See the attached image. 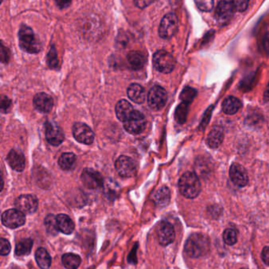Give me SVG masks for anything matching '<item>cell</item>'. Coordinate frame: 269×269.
<instances>
[{
	"instance_id": "cell-1",
	"label": "cell",
	"mask_w": 269,
	"mask_h": 269,
	"mask_svg": "<svg viewBox=\"0 0 269 269\" xmlns=\"http://www.w3.org/2000/svg\"><path fill=\"white\" fill-rule=\"evenodd\" d=\"M210 240L207 236L195 233L186 242L185 252L190 258H198L204 256L210 251Z\"/></svg>"
},
{
	"instance_id": "cell-2",
	"label": "cell",
	"mask_w": 269,
	"mask_h": 269,
	"mask_svg": "<svg viewBox=\"0 0 269 269\" xmlns=\"http://www.w3.org/2000/svg\"><path fill=\"white\" fill-rule=\"evenodd\" d=\"M18 35L20 47L26 52L36 54L42 50V41L34 34L32 28L23 24L19 30Z\"/></svg>"
},
{
	"instance_id": "cell-3",
	"label": "cell",
	"mask_w": 269,
	"mask_h": 269,
	"mask_svg": "<svg viewBox=\"0 0 269 269\" xmlns=\"http://www.w3.org/2000/svg\"><path fill=\"white\" fill-rule=\"evenodd\" d=\"M180 193L187 199H195L200 194V183L194 173L187 172L184 173L178 181Z\"/></svg>"
},
{
	"instance_id": "cell-4",
	"label": "cell",
	"mask_w": 269,
	"mask_h": 269,
	"mask_svg": "<svg viewBox=\"0 0 269 269\" xmlns=\"http://www.w3.org/2000/svg\"><path fill=\"white\" fill-rule=\"evenodd\" d=\"M152 61L155 69L163 73H170L176 66L174 57L166 50H158L156 52Z\"/></svg>"
},
{
	"instance_id": "cell-5",
	"label": "cell",
	"mask_w": 269,
	"mask_h": 269,
	"mask_svg": "<svg viewBox=\"0 0 269 269\" xmlns=\"http://www.w3.org/2000/svg\"><path fill=\"white\" fill-rule=\"evenodd\" d=\"M126 132L133 135L142 133L146 129V118L142 112L134 110L131 115L124 122Z\"/></svg>"
},
{
	"instance_id": "cell-6",
	"label": "cell",
	"mask_w": 269,
	"mask_h": 269,
	"mask_svg": "<svg viewBox=\"0 0 269 269\" xmlns=\"http://www.w3.org/2000/svg\"><path fill=\"white\" fill-rule=\"evenodd\" d=\"M116 169L120 177L130 178L136 175L138 165L134 160L130 157L122 155L116 160Z\"/></svg>"
},
{
	"instance_id": "cell-7",
	"label": "cell",
	"mask_w": 269,
	"mask_h": 269,
	"mask_svg": "<svg viewBox=\"0 0 269 269\" xmlns=\"http://www.w3.org/2000/svg\"><path fill=\"white\" fill-rule=\"evenodd\" d=\"M178 26V20L174 13L165 15L161 20L159 28L160 36L163 39H170L176 33Z\"/></svg>"
},
{
	"instance_id": "cell-8",
	"label": "cell",
	"mask_w": 269,
	"mask_h": 269,
	"mask_svg": "<svg viewBox=\"0 0 269 269\" xmlns=\"http://www.w3.org/2000/svg\"><path fill=\"white\" fill-rule=\"evenodd\" d=\"M168 95L164 88L160 86L152 87L148 95V104L152 110H160L164 107Z\"/></svg>"
},
{
	"instance_id": "cell-9",
	"label": "cell",
	"mask_w": 269,
	"mask_h": 269,
	"mask_svg": "<svg viewBox=\"0 0 269 269\" xmlns=\"http://www.w3.org/2000/svg\"><path fill=\"white\" fill-rule=\"evenodd\" d=\"M80 30L86 38H96L100 35L101 28L100 19L94 17H84L82 21Z\"/></svg>"
},
{
	"instance_id": "cell-10",
	"label": "cell",
	"mask_w": 269,
	"mask_h": 269,
	"mask_svg": "<svg viewBox=\"0 0 269 269\" xmlns=\"http://www.w3.org/2000/svg\"><path fill=\"white\" fill-rule=\"evenodd\" d=\"M2 222L9 229H18L26 223V216L20 210H8L2 214Z\"/></svg>"
},
{
	"instance_id": "cell-11",
	"label": "cell",
	"mask_w": 269,
	"mask_h": 269,
	"mask_svg": "<svg viewBox=\"0 0 269 269\" xmlns=\"http://www.w3.org/2000/svg\"><path fill=\"white\" fill-rule=\"evenodd\" d=\"M83 184L88 189H98L104 184L103 177L99 172L92 169H84L80 175Z\"/></svg>"
},
{
	"instance_id": "cell-12",
	"label": "cell",
	"mask_w": 269,
	"mask_h": 269,
	"mask_svg": "<svg viewBox=\"0 0 269 269\" xmlns=\"http://www.w3.org/2000/svg\"><path fill=\"white\" fill-rule=\"evenodd\" d=\"M14 206L17 210L22 212L23 214H34L38 208V199L34 195H22L16 199Z\"/></svg>"
},
{
	"instance_id": "cell-13",
	"label": "cell",
	"mask_w": 269,
	"mask_h": 269,
	"mask_svg": "<svg viewBox=\"0 0 269 269\" xmlns=\"http://www.w3.org/2000/svg\"><path fill=\"white\" fill-rule=\"evenodd\" d=\"M234 6L230 3V1L222 0L218 4L216 9L215 16L217 22L219 24H226L232 20L233 15H234Z\"/></svg>"
},
{
	"instance_id": "cell-14",
	"label": "cell",
	"mask_w": 269,
	"mask_h": 269,
	"mask_svg": "<svg viewBox=\"0 0 269 269\" xmlns=\"http://www.w3.org/2000/svg\"><path fill=\"white\" fill-rule=\"evenodd\" d=\"M73 135L79 143L90 145L94 143V133L84 123L78 122L73 126Z\"/></svg>"
},
{
	"instance_id": "cell-15",
	"label": "cell",
	"mask_w": 269,
	"mask_h": 269,
	"mask_svg": "<svg viewBox=\"0 0 269 269\" xmlns=\"http://www.w3.org/2000/svg\"><path fill=\"white\" fill-rule=\"evenodd\" d=\"M158 240L160 245L168 246L173 243L176 238L174 229L169 222L162 221L158 226Z\"/></svg>"
},
{
	"instance_id": "cell-16",
	"label": "cell",
	"mask_w": 269,
	"mask_h": 269,
	"mask_svg": "<svg viewBox=\"0 0 269 269\" xmlns=\"http://www.w3.org/2000/svg\"><path fill=\"white\" fill-rule=\"evenodd\" d=\"M230 177L232 182L240 188L246 187L248 184L247 171L240 164H232L230 169Z\"/></svg>"
},
{
	"instance_id": "cell-17",
	"label": "cell",
	"mask_w": 269,
	"mask_h": 269,
	"mask_svg": "<svg viewBox=\"0 0 269 269\" xmlns=\"http://www.w3.org/2000/svg\"><path fill=\"white\" fill-rule=\"evenodd\" d=\"M45 136L48 142L53 146H58L64 141V134L62 129L54 123H47Z\"/></svg>"
},
{
	"instance_id": "cell-18",
	"label": "cell",
	"mask_w": 269,
	"mask_h": 269,
	"mask_svg": "<svg viewBox=\"0 0 269 269\" xmlns=\"http://www.w3.org/2000/svg\"><path fill=\"white\" fill-rule=\"evenodd\" d=\"M34 104L36 109L42 113H48L53 107V99L46 93H38L34 99Z\"/></svg>"
},
{
	"instance_id": "cell-19",
	"label": "cell",
	"mask_w": 269,
	"mask_h": 269,
	"mask_svg": "<svg viewBox=\"0 0 269 269\" xmlns=\"http://www.w3.org/2000/svg\"><path fill=\"white\" fill-rule=\"evenodd\" d=\"M224 138V132L222 127L215 125L208 135L206 142L210 148H218L222 144Z\"/></svg>"
},
{
	"instance_id": "cell-20",
	"label": "cell",
	"mask_w": 269,
	"mask_h": 269,
	"mask_svg": "<svg viewBox=\"0 0 269 269\" xmlns=\"http://www.w3.org/2000/svg\"><path fill=\"white\" fill-rule=\"evenodd\" d=\"M6 159L10 167L15 171L22 172L24 170V166H26V159L21 151L14 149L8 154Z\"/></svg>"
},
{
	"instance_id": "cell-21",
	"label": "cell",
	"mask_w": 269,
	"mask_h": 269,
	"mask_svg": "<svg viewBox=\"0 0 269 269\" xmlns=\"http://www.w3.org/2000/svg\"><path fill=\"white\" fill-rule=\"evenodd\" d=\"M134 107L128 101L122 99L117 102L116 106V113L118 120L122 122L126 121V119L134 112Z\"/></svg>"
},
{
	"instance_id": "cell-22",
	"label": "cell",
	"mask_w": 269,
	"mask_h": 269,
	"mask_svg": "<svg viewBox=\"0 0 269 269\" xmlns=\"http://www.w3.org/2000/svg\"><path fill=\"white\" fill-rule=\"evenodd\" d=\"M170 191L168 188L162 187L156 191L154 195V201L156 206L159 208H164L170 203Z\"/></svg>"
},
{
	"instance_id": "cell-23",
	"label": "cell",
	"mask_w": 269,
	"mask_h": 269,
	"mask_svg": "<svg viewBox=\"0 0 269 269\" xmlns=\"http://www.w3.org/2000/svg\"><path fill=\"white\" fill-rule=\"evenodd\" d=\"M128 95L130 100L138 104H142L146 100V91L140 84H130L128 87Z\"/></svg>"
},
{
	"instance_id": "cell-24",
	"label": "cell",
	"mask_w": 269,
	"mask_h": 269,
	"mask_svg": "<svg viewBox=\"0 0 269 269\" xmlns=\"http://www.w3.org/2000/svg\"><path fill=\"white\" fill-rule=\"evenodd\" d=\"M56 222L58 231L64 234H71L74 230V224L73 221L66 214H60L57 216Z\"/></svg>"
},
{
	"instance_id": "cell-25",
	"label": "cell",
	"mask_w": 269,
	"mask_h": 269,
	"mask_svg": "<svg viewBox=\"0 0 269 269\" xmlns=\"http://www.w3.org/2000/svg\"><path fill=\"white\" fill-rule=\"evenodd\" d=\"M242 106V105L240 99L234 96H230L226 98L222 102V110L226 114L232 115L237 113L241 109Z\"/></svg>"
},
{
	"instance_id": "cell-26",
	"label": "cell",
	"mask_w": 269,
	"mask_h": 269,
	"mask_svg": "<svg viewBox=\"0 0 269 269\" xmlns=\"http://www.w3.org/2000/svg\"><path fill=\"white\" fill-rule=\"evenodd\" d=\"M128 62L131 68L135 70L142 69L146 64V57L139 51H130L128 55Z\"/></svg>"
},
{
	"instance_id": "cell-27",
	"label": "cell",
	"mask_w": 269,
	"mask_h": 269,
	"mask_svg": "<svg viewBox=\"0 0 269 269\" xmlns=\"http://www.w3.org/2000/svg\"><path fill=\"white\" fill-rule=\"evenodd\" d=\"M77 158L73 153H64L58 159V165L62 170L71 171L76 166Z\"/></svg>"
},
{
	"instance_id": "cell-28",
	"label": "cell",
	"mask_w": 269,
	"mask_h": 269,
	"mask_svg": "<svg viewBox=\"0 0 269 269\" xmlns=\"http://www.w3.org/2000/svg\"><path fill=\"white\" fill-rule=\"evenodd\" d=\"M36 261L42 269H48L52 265V258L44 248H39L36 251Z\"/></svg>"
},
{
	"instance_id": "cell-29",
	"label": "cell",
	"mask_w": 269,
	"mask_h": 269,
	"mask_svg": "<svg viewBox=\"0 0 269 269\" xmlns=\"http://www.w3.org/2000/svg\"><path fill=\"white\" fill-rule=\"evenodd\" d=\"M32 240L31 239H24L17 243L15 248V255L18 257L28 255L32 248Z\"/></svg>"
},
{
	"instance_id": "cell-30",
	"label": "cell",
	"mask_w": 269,
	"mask_h": 269,
	"mask_svg": "<svg viewBox=\"0 0 269 269\" xmlns=\"http://www.w3.org/2000/svg\"><path fill=\"white\" fill-rule=\"evenodd\" d=\"M62 264L68 269H77L82 263V259L74 254H65L62 258Z\"/></svg>"
},
{
	"instance_id": "cell-31",
	"label": "cell",
	"mask_w": 269,
	"mask_h": 269,
	"mask_svg": "<svg viewBox=\"0 0 269 269\" xmlns=\"http://www.w3.org/2000/svg\"><path fill=\"white\" fill-rule=\"evenodd\" d=\"M189 103L182 102V104L178 106L176 111V120L178 124H184L186 121Z\"/></svg>"
},
{
	"instance_id": "cell-32",
	"label": "cell",
	"mask_w": 269,
	"mask_h": 269,
	"mask_svg": "<svg viewBox=\"0 0 269 269\" xmlns=\"http://www.w3.org/2000/svg\"><path fill=\"white\" fill-rule=\"evenodd\" d=\"M44 225L48 233L52 235H56L58 229L57 227L56 217L54 215H48L44 220Z\"/></svg>"
},
{
	"instance_id": "cell-33",
	"label": "cell",
	"mask_w": 269,
	"mask_h": 269,
	"mask_svg": "<svg viewBox=\"0 0 269 269\" xmlns=\"http://www.w3.org/2000/svg\"><path fill=\"white\" fill-rule=\"evenodd\" d=\"M222 239L226 245L233 246L237 243V232L233 229H228L224 232Z\"/></svg>"
},
{
	"instance_id": "cell-34",
	"label": "cell",
	"mask_w": 269,
	"mask_h": 269,
	"mask_svg": "<svg viewBox=\"0 0 269 269\" xmlns=\"http://www.w3.org/2000/svg\"><path fill=\"white\" fill-rule=\"evenodd\" d=\"M196 90L192 89L191 87H186L182 92L181 95H180V99L184 102L186 103H190L194 97L196 96Z\"/></svg>"
},
{
	"instance_id": "cell-35",
	"label": "cell",
	"mask_w": 269,
	"mask_h": 269,
	"mask_svg": "<svg viewBox=\"0 0 269 269\" xmlns=\"http://www.w3.org/2000/svg\"><path fill=\"white\" fill-rule=\"evenodd\" d=\"M48 65L52 69H56L58 66V57H57L56 50L52 46L49 50L47 58Z\"/></svg>"
},
{
	"instance_id": "cell-36",
	"label": "cell",
	"mask_w": 269,
	"mask_h": 269,
	"mask_svg": "<svg viewBox=\"0 0 269 269\" xmlns=\"http://www.w3.org/2000/svg\"><path fill=\"white\" fill-rule=\"evenodd\" d=\"M195 3L202 11L210 12L212 9L214 1L213 0H195Z\"/></svg>"
},
{
	"instance_id": "cell-37",
	"label": "cell",
	"mask_w": 269,
	"mask_h": 269,
	"mask_svg": "<svg viewBox=\"0 0 269 269\" xmlns=\"http://www.w3.org/2000/svg\"><path fill=\"white\" fill-rule=\"evenodd\" d=\"M229 1L233 5L236 10L240 12L245 11L248 7L250 2V0H229Z\"/></svg>"
},
{
	"instance_id": "cell-38",
	"label": "cell",
	"mask_w": 269,
	"mask_h": 269,
	"mask_svg": "<svg viewBox=\"0 0 269 269\" xmlns=\"http://www.w3.org/2000/svg\"><path fill=\"white\" fill-rule=\"evenodd\" d=\"M10 244L8 240L5 239H1L0 240V254L2 256H6V255H9V253L10 252Z\"/></svg>"
},
{
	"instance_id": "cell-39",
	"label": "cell",
	"mask_w": 269,
	"mask_h": 269,
	"mask_svg": "<svg viewBox=\"0 0 269 269\" xmlns=\"http://www.w3.org/2000/svg\"><path fill=\"white\" fill-rule=\"evenodd\" d=\"M135 5L140 9H144L151 5L155 0H134Z\"/></svg>"
},
{
	"instance_id": "cell-40",
	"label": "cell",
	"mask_w": 269,
	"mask_h": 269,
	"mask_svg": "<svg viewBox=\"0 0 269 269\" xmlns=\"http://www.w3.org/2000/svg\"><path fill=\"white\" fill-rule=\"evenodd\" d=\"M262 258L264 263L266 266H269V247H266L264 248L262 253Z\"/></svg>"
},
{
	"instance_id": "cell-41",
	"label": "cell",
	"mask_w": 269,
	"mask_h": 269,
	"mask_svg": "<svg viewBox=\"0 0 269 269\" xmlns=\"http://www.w3.org/2000/svg\"><path fill=\"white\" fill-rule=\"evenodd\" d=\"M56 2L60 9H66L70 6L72 0H56Z\"/></svg>"
},
{
	"instance_id": "cell-42",
	"label": "cell",
	"mask_w": 269,
	"mask_h": 269,
	"mask_svg": "<svg viewBox=\"0 0 269 269\" xmlns=\"http://www.w3.org/2000/svg\"><path fill=\"white\" fill-rule=\"evenodd\" d=\"M10 51L6 47L2 45V61L4 63H6L9 61Z\"/></svg>"
},
{
	"instance_id": "cell-43",
	"label": "cell",
	"mask_w": 269,
	"mask_h": 269,
	"mask_svg": "<svg viewBox=\"0 0 269 269\" xmlns=\"http://www.w3.org/2000/svg\"><path fill=\"white\" fill-rule=\"evenodd\" d=\"M263 45L264 47V50H266V52H267L268 54H269V32L264 35V38L263 40Z\"/></svg>"
},
{
	"instance_id": "cell-44",
	"label": "cell",
	"mask_w": 269,
	"mask_h": 269,
	"mask_svg": "<svg viewBox=\"0 0 269 269\" xmlns=\"http://www.w3.org/2000/svg\"><path fill=\"white\" fill-rule=\"evenodd\" d=\"M264 101L266 102H269V83L268 84L267 87H266V91H264Z\"/></svg>"
},
{
	"instance_id": "cell-45",
	"label": "cell",
	"mask_w": 269,
	"mask_h": 269,
	"mask_svg": "<svg viewBox=\"0 0 269 269\" xmlns=\"http://www.w3.org/2000/svg\"></svg>"
}]
</instances>
